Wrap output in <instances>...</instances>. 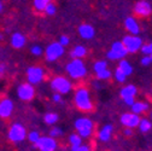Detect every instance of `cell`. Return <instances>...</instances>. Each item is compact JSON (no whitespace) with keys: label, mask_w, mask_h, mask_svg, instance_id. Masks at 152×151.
Instances as JSON below:
<instances>
[{"label":"cell","mask_w":152,"mask_h":151,"mask_svg":"<svg viewBox=\"0 0 152 151\" xmlns=\"http://www.w3.org/2000/svg\"><path fill=\"white\" fill-rule=\"evenodd\" d=\"M86 53H87L86 47L79 45V46H76V47L70 52V56H71L72 59H81L82 57H85V56H86Z\"/></svg>","instance_id":"cell-22"},{"label":"cell","mask_w":152,"mask_h":151,"mask_svg":"<svg viewBox=\"0 0 152 151\" xmlns=\"http://www.w3.org/2000/svg\"><path fill=\"white\" fill-rule=\"evenodd\" d=\"M150 58H151V63H152V53L150 54Z\"/></svg>","instance_id":"cell-46"},{"label":"cell","mask_w":152,"mask_h":151,"mask_svg":"<svg viewBox=\"0 0 152 151\" xmlns=\"http://www.w3.org/2000/svg\"><path fill=\"white\" fill-rule=\"evenodd\" d=\"M58 43H59L62 46H64V47H65V46H68V45H69L70 40H69V37H68L66 35H62V36L59 37V41H58Z\"/></svg>","instance_id":"cell-34"},{"label":"cell","mask_w":152,"mask_h":151,"mask_svg":"<svg viewBox=\"0 0 152 151\" xmlns=\"http://www.w3.org/2000/svg\"><path fill=\"white\" fill-rule=\"evenodd\" d=\"M126 75L117 68L116 69V71H115V79H116V81H118V82H124L126 81Z\"/></svg>","instance_id":"cell-33"},{"label":"cell","mask_w":152,"mask_h":151,"mask_svg":"<svg viewBox=\"0 0 152 151\" xmlns=\"http://www.w3.org/2000/svg\"><path fill=\"white\" fill-rule=\"evenodd\" d=\"M48 3H51V0H34V7L36 11H44Z\"/></svg>","instance_id":"cell-26"},{"label":"cell","mask_w":152,"mask_h":151,"mask_svg":"<svg viewBox=\"0 0 152 151\" xmlns=\"http://www.w3.org/2000/svg\"><path fill=\"white\" fill-rule=\"evenodd\" d=\"M71 82L64 76H56L51 81V88L59 94H68L71 91Z\"/></svg>","instance_id":"cell-5"},{"label":"cell","mask_w":152,"mask_h":151,"mask_svg":"<svg viewBox=\"0 0 152 151\" xmlns=\"http://www.w3.org/2000/svg\"><path fill=\"white\" fill-rule=\"evenodd\" d=\"M74 127L77 132V134L83 139V138H89L93 134V129H94V123L92 120L87 117H80L76 119L74 122Z\"/></svg>","instance_id":"cell-3"},{"label":"cell","mask_w":152,"mask_h":151,"mask_svg":"<svg viewBox=\"0 0 152 151\" xmlns=\"http://www.w3.org/2000/svg\"><path fill=\"white\" fill-rule=\"evenodd\" d=\"M124 27H126V29L130 33V35H138L139 32H140V27H139L137 20H135V18H133V17L126 18Z\"/></svg>","instance_id":"cell-17"},{"label":"cell","mask_w":152,"mask_h":151,"mask_svg":"<svg viewBox=\"0 0 152 151\" xmlns=\"http://www.w3.org/2000/svg\"><path fill=\"white\" fill-rule=\"evenodd\" d=\"M6 70H7V67H6V64H5V63H0V79L5 76Z\"/></svg>","instance_id":"cell-36"},{"label":"cell","mask_w":152,"mask_h":151,"mask_svg":"<svg viewBox=\"0 0 152 151\" xmlns=\"http://www.w3.org/2000/svg\"><path fill=\"white\" fill-rule=\"evenodd\" d=\"M123 133H124V136H126V137H130V136H133V129H132V128H127V127H126V129L123 130Z\"/></svg>","instance_id":"cell-41"},{"label":"cell","mask_w":152,"mask_h":151,"mask_svg":"<svg viewBox=\"0 0 152 151\" xmlns=\"http://www.w3.org/2000/svg\"><path fill=\"white\" fill-rule=\"evenodd\" d=\"M123 102H124V104H126V105L132 106L133 104H134L135 99H134V97H128V98H124V99H123Z\"/></svg>","instance_id":"cell-39"},{"label":"cell","mask_w":152,"mask_h":151,"mask_svg":"<svg viewBox=\"0 0 152 151\" xmlns=\"http://www.w3.org/2000/svg\"><path fill=\"white\" fill-rule=\"evenodd\" d=\"M52 100H53L54 103H63L62 94H59V93H56V92H54V94L52 96Z\"/></svg>","instance_id":"cell-35"},{"label":"cell","mask_w":152,"mask_h":151,"mask_svg":"<svg viewBox=\"0 0 152 151\" xmlns=\"http://www.w3.org/2000/svg\"><path fill=\"white\" fill-rule=\"evenodd\" d=\"M64 54V46H62L59 43H52L46 47L45 57L47 62H56L58 58H61Z\"/></svg>","instance_id":"cell-8"},{"label":"cell","mask_w":152,"mask_h":151,"mask_svg":"<svg viewBox=\"0 0 152 151\" xmlns=\"http://www.w3.org/2000/svg\"><path fill=\"white\" fill-rule=\"evenodd\" d=\"M118 69L126 75V76H129V75L133 73V67L130 65V63L126 59H121L120 64H118Z\"/></svg>","instance_id":"cell-23"},{"label":"cell","mask_w":152,"mask_h":151,"mask_svg":"<svg viewBox=\"0 0 152 151\" xmlns=\"http://www.w3.org/2000/svg\"><path fill=\"white\" fill-rule=\"evenodd\" d=\"M140 63H141V65H145V67L150 65V64H151V58H150V56H144V57L141 58V61H140Z\"/></svg>","instance_id":"cell-37"},{"label":"cell","mask_w":152,"mask_h":151,"mask_svg":"<svg viewBox=\"0 0 152 151\" xmlns=\"http://www.w3.org/2000/svg\"><path fill=\"white\" fill-rule=\"evenodd\" d=\"M138 127H139V130L141 133H148V132L152 129V122L147 119H140Z\"/></svg>","instance_id":"cell-25"},{"label":"cell","mask_w":152,"mask_h":151,"mask_svg":"<svg viewBox=\"0 0 152 151\" xmlns=\"http://www.w3.org/2000/svg\"><path fill=\"white\" fill-rule=\"evenodd\" d=\"M3 9H4V4H3L1 1H0V12L3 11Z\"/></svg>","instance_id":"cell-42"},{"label":"cell","mask_w":152,"mask_h":151,"mask_svg":"<svg viewBox=\"0 0 152 151\" xmlns=\"http://www.w3.org/2000/svg\"><path fill=\"white\" fill-rule=\"evenodd\" d=\"M17 97L23 102H29L35 97V88L29 82L21 84L17 87Z\"/></svg>","instance_id":"cell-10"},{"label":"cell","mask_w":152,"mask_h":151,"mask_svg":"<svg viewBox=\"0 0 152 151\" xmlns=\"http://www.w3.org/2000/svg\"><path fill=\"white\" fill-rule=\"evenodd\" d=\"M40 133H39V132H37V130H30L29 132V133L27 134V138H28V140L31 143V144H35L37 140H39L40 139Z\"/></svg>","instance_id":"cell-28"},{"label":"cell","mask_w":152,"mask_h":151,"mask_svg":"<svg viewBox=\"0 0 152 151\" xmlns=\"http://www.w3.org/2000/svg\"><path fill=\"white\" fill-rule=\"evenodd\" d=\"M59 120V116L58 114L56 112H46L45 116H44V122L48 126H52V125H56Z\"/></svg>","instance_id":"cell-24"},{"label":"cell","mask_w":152,"mask_h":151,"mask_svg":"<svg viewBox=\"0 0 152 151\" xmlns=\"http://www.w3.org/2000/svg\"><path fill=\"white\" fill-rule=\"evenodd\" d=\"M130 109H132L133 114L140 115V114H144V112H146L150 109V105L147 103H145V102H134V104L130 106Z\"/></svg>","instance_id":"cell-19"},{"label":"cell","mask_w":152,"mask_h":151,"mask_svg":"<svg viewBox=\"0 0 152 151\" xmlns=\"http://www.w3.org/2000/svg\"><path fill=\"white\" fill-rule=\"evenodd\" d=\"M65 70L69 74V76L72 79L85 78V75L87 74L86 65L81 59H72L71 62H69L65 67Z\"/></svg>","instance_id":"cell-4"},{"label":"cell","mask_w":152,"mask_h":151,"mask_svg":"<svg viewBox=\"0 0 152 151\" xmlns=\"http://www.w3.org/2000/svg\"><path fill=\"white\" fill-rule=\"evenodd\" d=\"M27 128L20 122H15L10 126L7 130V139L15 144L22 143L27 138Z\"/></svg>","instance_id":"cell-2"},{"label":"cell","mask_w":152,"mask_h":151,"mask_svg":"<svg viewBox=\"0 0 152 151\" xmlns=\"http://www.w3.org/2000/svg\"><path fill=\"white\" fill-rule=\"evenodd\" d=\"M76 151H92V149H91V146L89 145H87V144H82L77 150Z\"/></svg>","instance_id":"cell-40"},{"label":"cell","mask_w":152,"mask_h":151,"mask_svg":"<svg viewBox=\"0 0 152 151\" xmlns=\"http://www.w3.org/2000/svg\"><path fill=\"white\" fill-rule=\"evenodd\" d=\"M79 34L82 39L91 40L96 35V30H94V28L91 24H81L79 27Z\"/></svg>","instance_id":"cell-16"},{"label":"cell","mask_w":152,"mask_h":151,"mask_svg":"<svg viewBox=\"0 0 152 151\" xmlns=\"http://www.w3.org/2000/svg\"><path fill=\"white\" fill-rule=\"evenodd\" d=\"M140 121V116L137 114H133V112H126L121 116V123L123 126H126L127 128H135L138 127Z\"/></svg>","instance_id":"cell-13"},{"label":"cell","mask_w":152,"mask_h":151,"mask_svg":"<svg viewBox=\"0 0 152 151\" xmlns=\"http://www.w3.org/2000/svg\"><path fill=\"white\" fill-rule=\"evenodd\" d=\"M112 132H113V127L111 125H105L98 133L99 140L103 141V143H107L112 137Z\"/></svg>","instance_id":"cell-18"},{"label":"cell","mask_w":152,"mask_h":151,"mask_svg":"<svg viewBox=\"0 0 152 151\" xmlns=\"http://www.w3.org/2000/svg\"><path fill=\"white\" fill-rule=\"evenodd\" d=\"M30 52H31V54L37 56V57H39V56H41L44 53V48L41 46H39V45H34V46H31Z\"/></svg>","instance_id":"cell-32"},{"label":"cell","mask_w":152,"mask_h":151,"mask_svg":"<svg viewBox=\"0 0 152 151\" xmlns=\"http://www.w3.org/2000/svg\"><path fill=\"white\" fill-rule=\"evenodd\" d=\"M63 134H64L63 129H62L61 127H57V126H56V127H53V128H51L50 133H48V136H50V137H52V138H54V139L61 138Z\"/></svg>","instance_id":"cell-27"},{"label":"cell","mask_w":152,"mask_h":151,"mask_svg":"<svg viewBox=\"0 0 152 151\" xmlns=\"http://www.w3.org/2000/svg\"><path fill=\"white\" fill-rule=\"evenodd\" d=\"M105 69H107V63L105 61H98V62L94 63V65H93V70L96 71V74L99 73V71H103Z\"/></svg>","instance_id":"cell-29"},{"label":"cell","mask_w":152,"mask_h":151,"mask_svg":"<svg viewBox=\"0 0 152 151\" xmlns=\"http://www.w3.org/2000/svg\"><path fill=\"white\" fill-rule=\"evenodd\" d=\"M151 11H152L151 5H150L147 1H145V0L138 1V3L135 4V6H134V12H135L138 16H140V17H146V16H148V15L151 13Z\"/></svg>","instance_id":"cell-14"},{"label":"cell","mask_w":152,"mask_h":151,"mask_svg":"<svg viewBox=\"0 0 152 151\" xmlns=\"http://www.w3.org/2000/svg\"><path fill=\"white\" fill-rule=\"evenodd\" d=\"M26 41H27V39L22 33H13L12 36H11V40H10L11 46L16 50H20V48L24 47Z\"/></svg>","instance_id":"cell-15"},{"label":"cell","mask_w":152,"mask_h":151,"mask_svg":"<svg viewBox=\"0 0 152 151\" xmlns=\"http://www.w3.org/2000/svg\"><path fill=\"white\" fill-rule=\"evenodd\" d=\"M137 93H138V89L134 85H128L121 89V97L122 99L128 98V97H135Z\"/></svg>","instance_id":"cell-21"},{"label":"cell","mask_w":152,"mask_h":151,"mask_svg":"<svg viewBox=\"0 0 152 151\" xmlns=\"http://www.w3.org/2000/svg\"><path fill=\"white\" fill-rule=\"evenodd\" d=\"M34 147H36L39 151H57L58 141L50 136H44L40 137V139L34 144Z\"/></svg>","instance_id":"cell-7"},{"label":"cell","mask_w":152,"mask_h":151,"mask_svg":"<svg viewBox=\"0 0 152 151\" xmlns=\"http://www.w3.org/2000/svg\"><path fill=\"white\" fill-rule=\"evenodd\" d=\"M74 103L75 106L79 110L83 112H88L93 110V103L91 99V94L89 91L86 87H79L74 93Z\"/></svg>","instance_id":"cell-1"},{"label":"cell","mask_w":152,"mask_h":151,"mask_svg":"<svg viewBox=\"0 0 152 151\" xmlns=\"http://www.w3.org/2000/svg\"><path fill=\"white\" fill-rule=\"evenodd\" d=\"M27 75V81L30 85H37L40 84L45 78V70L39 65H31L26 71Z\"/></svg>","instance_id":"cell-6"},{"label":"cell","mask_w":152,"mask_h":151,"mask_svg":"<svg viewBox=\"0 0 152 151\" xmlns=\"http://www.w3.org/2000/svg\"><path fill=\"white\" fill-rule=\"evenodd\" d=\"M45 13L46 15H48V16H52V15H54L56 13V11H57V7H56V5L53 4V3H48L47 5H46V7H45Z\"/></svg>","instance_id":"cell-31"},{"label":"cell","mask_w":152,"mask_h":151,"mask_svg":"<svg viewBox=\"0 0 152 151\" xmlns=\"http://www.w3.org/2000/svg\"><path fill=\"white\" fill-rule=\"evenodd\" d=\"M150 116H151V120H152V110L150 111Z\"/></svg>","instance_id":"cell-45"},{"label":"cell","mask_w":152,"mask_h":151,"mask_svg":"<svg viewBox=\"0 0 152 151\" xmlns=\"http://www.w3.org/2000/svg\"><path fill=\"white\" fill-rule=\"evenodd\" d=\"M148 47H150V52L152 53V43H151V44H148Z\"/></svg>","instance_id":"cell-43"},{"label":"cell","mask_w":152,"mask_h":151,"mask_svg":"<svg viewBox=\"0 0 152 151\" xmlns=\"http://www.w3.org/2000/svg\"><path fill=\"white\" fill-rule=\"evenodd\" d=\"M3 39H4V34L0 33V40H3Z\"/></svg>","instance_id":"cell-44"},{"label":"cell","mask_w":152,"mask_h":151,"mask_svg":"<svg viewBox=\"0 0 152 151\" xmlns=\"http://www.w3.org/2000/svg\"><path fill=\"white\" fill-rule=\"evenodd\" d=\"M140 50H141V52H142V54H144V56H150V54H151L148 45H142V46L140 47Z\"/></svg>","instance_id":"cell-38"},{"label":"cell","mask_w":152,"mask_h":151,"mask_svg":"<svg viewBox=\"0 0 152 151\" xmlns=\"http://www.w3.org/2000/svg\"><path fill=\"white\" fill-rule=\"evenodd\" d=\"M13 108L15 104L10 98H3L0 100V117L4 120L9 119L13 112Z\"/></svg>","instance_id":"cell-12"},{"label":"cell","mask_w":152,"mask_h":151,"mask_svg":"<svg viewBox=\"0 0 152 151\" xmlns=\"http://www.w3.org/2000/svg\"><path fill=\"white\" fill-rule=\"evenodd\" d=\"M123 45L127 48L128 53H134L138 50H140V47L142 46V40L138 35H127L123 37Z\"/></svg>","instance_id":"cell-11"},{"label":"cell","mask_w":152,"mask_h":151,"mask_svg":"<svg viewBox=\"0 0 152 151\" xmlns=\"http://www.w3.org/2000/svg\"><path fill=\"white\" fill-rule=\"evenodd\" d=\"M69 144H70V149L71 151H76L83 143H82V138L77 134V133H71L69 136Z\"/></svg>","instance_id":"cell-20"},{"label":"cell","mask_w":152,"mask_h":151,"mask_svg":"<svg viewBox=\"0 0 152 151\" xmlns=\"http://www.w3.org/2000/svg\"><path fill=\"white\" fill-rule=\"evenodd\" d=\"M97 78L100 79V80H107V79L111 78V71L109 69H105L103 71H99V73H97Z\"/></svg>","instance_id":"cell-30"},{"label":"cell","mask_w":152,"mask_h":151,"mask_svg":"<svg viewBox=\"0 0 152 151\" xmlns=\"http://www.w3.org/2000/svg\"><path fill=\"white\" fill-rule=\"evenodd\" d=\"M128 54L127 48L124 47L122 41H115L111 46V50L106 53L107 58L111 61H117V59H122Z\"/></svg>","instance_id":"cell-9"}]
</instances>
